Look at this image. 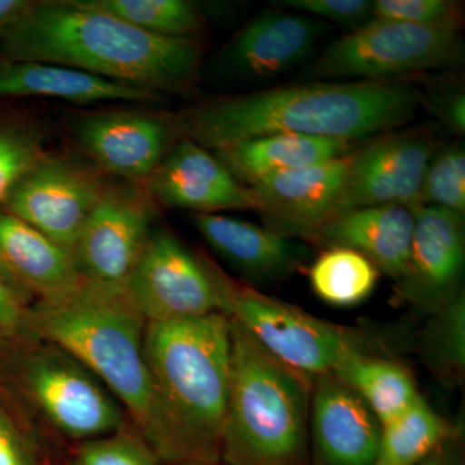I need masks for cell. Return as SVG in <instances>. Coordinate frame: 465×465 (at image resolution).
Instances as JSON below:
<instances>
[{
    "instance_id": "e575fe53",
    "label": "cell",
    "mask_w": 465,
    "mask_h": 465,
    "mask_svg": "<svg viewBox=\"0 0 465 465\" xmlns=\"http://www.w3.org/2000/svg\"><path fill=\"white\" fill-rule=\"evenodd\" d=\"M25 304L0 278V338H11L24 330Z\"/></svg>"
},
{
    "instance_id": "5bb4252c",
    "label": "cell",
    "mask_w": 465,
    "mask_h": 465,
    "mask_svg": "<svg viewBox=\"0 0 465 465\" xmlns=\"http://www.w3.org/2000/svg\"><path fill=\"white\" fill-rule=\"evenodd\" d=\"M76 142L101 173L145 186L176 142L173 116L145 110H110L76 118Z\"/></svg>"
},
{
    "instance_id": "9a60e30c",
    "label": "cell",
    "mask_w": 465,
    "mask_h": 465,
    "mask_svg": "<svg viewBox=\"0 0 465 465\" xmlns=\"http://www.w3.org/2000/svg\"><path fill=\"white\" fill-rule=\"evenodd\" d=\"M381 424L332 372L316 376L309 412V465H374Z\"/></svg>"
},
{
    "instance_id": "44dd1931",
    "label": "cell",
    "mask_w": 465,
    "mask_h": 465,
    "mask_svg": "<svg viewBox=\"0 0 465 465\" xmlns=\"http://www.w3.org/2000/svg\"><path fill=\"white\" fill-rule=\"evenodd\" d=\"M414 228L412 208L399 204L358 208L332 217L309 243L356 251L379 273L397 281L409 259Z\"/></svg>"
},
{
    "instance_id": "d4e9b609",
    "label": "cell",
    "mask_w": 465,
    "mask_h": 465,
    "mask_svg": "<svg viewBox=\"0 0 465 465\" xmlns=\"http://www.w3.org/2000/svg\"><path fill=\"white\" fill-rule=\"evenodd\" d=\"M460 433L458 425L450 423L420 396L405 411L381 424L374 465L421 464Z\"/></svg>"
},
{
    "instance_id": "d590c367",
    "label": "cell",
    "mask_w": 465,
    "mask_h": 465,
    "mask_svg": "<svg viewBox=\"0 0 465 465\" xmlns=\"http://www.w3.org/2000/svg\"><path fill=\"white\" fill-rule=\"evenodd\" d=\"M0 465H35L16 433L0 419Z\"/></svg>"
},
{
    "instance_id": "ac0fdd59",
    "label": "cell",
    "mask_w": 465,
    "mask_h": 465,
    "mask_svg": "<svg viewBox=\"0 0 465 465\" xmlns=\"http://www.w3.org/2000/svg\"><path fill=\"white\" fill-rule=\"evenodd\" d=\"M349 154L316 166L273 174L250 185L258 202L256 213L265 228L309 243L321 226L332 219Z\"/></svg>"
},
{
    "instance_id": "8992f818",
    "label": "cell",
    "mask_w": 465,
    "mask_h": 465,
    "mask_svg": "<svg viewBox=\"0 0 465 465\" xmlns=\"http://www.w3.org/2000/svg\"><path fill=\"white\" fill-rule=\"evenodd\" d=\"M463 63L464 42L458 30L372 18L330 43L302 76L309 82L402 81V76Z\"/></svg>"
},
{
    "instance_id": "f546056e",
    "label": "cell",
    "mask_w": 465,
    "mask_h": 465,
    "mask_svg": "<svg viewBox=\"0 0 465 465\" xmlns=\"http://www.w3.org/2000/svg\"><path fill=\"white\" fill-rule=\"evenodd\" d=\"M416 206L445 208L465 215L463 143H451L434 153L425 170Z\"/></svg>"
},
{
    "instance_id": "1f68e13d",
    "label": "cell",
    "mask_w": 465,
    "mask_h": 465,
    "mask_svg": "<svg viewBox=\"0 0 465 465\" xmlns=\"http://www.w3.org/2000/svg\"><path fill=\"white\" fill-rule=\"evenodd\" d=\"M76 465H161V459L142 437L124 432L82 442Z\"/></svg>"
},
{
    "instance_id": "d6986e66",
    "label": "cell",
    "mask_w": 465,
    "mask_h": 465,
    "mask_svg": "<svg viewBox=\"0 0 465 465\" xmlns=\"http://www.w3.org/2000/svg\"><path fill=\"white\" fill-rule=\"evenodd\" d=\"M193 225L208 246L252 286H275L311 264L305 242L265 226L220 213H193Z\"/></svg>"
},
{
    "instance_id": "8d00e7d4",
    "label": "cell",
    "mask_w": 465,
    "mask_h": 465,
    "mask_svg": "<svg viewBox=\"0 0 465 465\" xmlns=\"http://www.w3.org/2000/svg\"><path fill=\"white\" fill-rule=\"evenodd\" d=\"M32 0H0V42L29 7Z\"/></svg>"
},
{
    "instance_id": "4fadbf2b",
    "label": "cell",
    "mask_w": 465,
    "mask_h": 465,
    "mask_svg": "<svg viewBox=\"0 0 465 465\" xmlns=\"http://www.w3.org/2000/svg\"><path fill=\"white\" fill-rule=\"evenodd\" d=\"M412 211L414 234L405 269L394 281V296L428 317L464 292V216L432 206Z\"/></svg>"
},
{
    "instance_id": "2e32d148",
    "label": "cell",
    "mask_w": 465,
    "mask_h": 465,
    "mask_svg": "<svg viewBox=\"0 0 465 465\" xmlns=\"http://www.w3.org/2000/svg\"><path fill=\"white\" fill-rule=\"evenodd\" d=\"M327 29L322 20L296 12H264L217 54V70L251 82L283 74L313 54Z\"/></svg>"
},
{
    "instance_id": "d6a6232c",
    "label": "cell",
    "mask_w": 465,
    "mask_h": 465,
    "mask_svg": "<svg viewBox=\"0 0 465 465\" xmlns=\"http://www.w3.org/2000/svg\"><path fill=\"white\" fill-rule=\"evenodd\" d=\"M277 8L296 12L317 20H329L351 27V32L374 18L370 0H280Z\"/></svg>"
},
{
    "instance_id": "4dcf8cb0",
    "label": "cell",
    "mask_w": 465,
    "mask_h": 465,
    "mask_svg": "<svg viewBox=\"0 0 465 465\" xmlns=\"http://www.w3.org/2000/svg\"><path fill=\"white\" fill-rule=\"evenodd\" d=\"M372 14L381 20L458 32L464 20L460 3L450 0H374Z\"/></svg>"
},
{
    "instance_id": "8fae6325",
    "label": "cell",
    "mask_w": 465,
    "mask_h": 465,
    "mask_svg": "<svg viewBox=\"0 0 465 465\" xmlns=\"http://www.w3.org/2000/svg\"><path fill=\"white\" fill-rule=\"evenodd\" d=\"M108 183L99 168L50 154L18 183L2 207L73 253Z\"/></svg>"
},
{
    "instance_id": "e0dca14e",
    "label": "cell",
    "mask_w": 465,
    "mask_h": 465,
    "mask_svg": "<svg viewBox=\"0 0 465 465\" xmlns=\"http://www.w3.org/2000/svg\"><path fill=\"white\" fill-rule=\"evenodd\" d=\"M145 188L154 202L193 213L258 210L249 186L238 182L210 150L191 140L173 143Z\"/></svg>"
},
{
    "instance_id": "484cf974",
    "label": "cell",
    "mask_w": 465,
    "mask_h": 465,
    "mask_svg": "<svg viewBox=\"0 0 465 465\" xmlns=\"http://www.w3.org/2000/svg\"><path fill=\"white\" fill-rule=\"evenodd\" d=\"M308 277L312 291L324 304L354 308L372 295L381 273L356 251L329 247L309 264Z\"/></svg>"
},
{
    "instance_id": "7c38bea8",
    "label": "cell",
    "mask_w": 465,
    "mask_h": 465,
    "mask_svg": "<svg viewBox=\"0 0 465 465\" xmlns=\"http://www.w3.org/2000/svg\"><path fill=\"white\" fill-rule=\"evenodd\" d=\"M439 148L434 134L415 130L384 134L354 149L332 217L387 204L415 207L425 170Z\"/></svg>"
},
{
    "instance_id": "836d02e7",
    "label": "cell",
    "mask_w": 465,
    "mask_h": 465,
    "mask_svg": "<svg viewBox=\"0 0 465 465\" xmlns=\"http://www.w3.org/2000/svg\"><path fill=\"white\" fill-rule=\"evenodd\" d=\"M421 105H427L440 121L457 131L464 134L465 130V96L463 88L443 85L434 88L432 94H424Z\"/></svg>"
},
{
    "instance_id": "7a4b0ae2",
    "label": "cell",
    "mask_w": 465,
    "mask_h": 465,
    "mask_svg": "<svg viewBox=\"0 0 465 465\" xmlns=\"http://www.w3.org/2000/svg\"><path fill=\"white\" fill-rule=\"evenodd\" d=\"M200 41L143 32L78 0L30 2L0 42V58L56 64L155 94H191Z\"/></svg>"
},
{
    "instance_id": "3957f363",
    "label": "cell",
    "mask_w": 465,
    "mask_h": 465,
    "mask_svg": "<svg viewBox=\"0 0 465 465\" xmlns=\"http://www.w3.org/2000/svg\"><path fill=\"white\" fill-rule=\"evenodd\" d=\"M146 321L125 292L82 281L69 295L26 309L24 330L75 358L127 409L140 437L163 463L166 427L150 375Z\"/></svg>"
},
{
    "instance_id": "ba28073f",
    "label": "cell",
    "mask_w": 465,
    "mask_h": 465,
    "mask_svg": "<svg viewBox=\"0 0 465 465\" xmlns=\"http://www.w3.org/2000/svg\"><path fill=\"white\" fill-rule=\"evenodd\" d=\"M225 274L167 231H153L125 293L150 322L225 313Z\"/></svg>"
},
{
    "instance_id": "cb8c5ba5",
    "label": "cell",
    "mask_w": 465,
    "mask_h": 465,
    "mask_svg": "<svg viewBox=\"0 0 465 465\" xmlns=\"http://www.w3.org/2000/svg\"><path fill=\"white\" fill-rule=\"evenodd\" d=\"M347 382L381 424L405 411L421 396L415 375L388 353H358L332 372Z\"/></svg>"
},
{
    "instance_id": "603a6c76",
    "label": "cell",
    "mask_w": 465,
    "mask_h": 465,
    "mask_svg": "<svg viewBox=\"0 0 465 465\" xmlns=\"http://www.w3.org/2000/svg\"><path fill=\"white\" fill-rule=\"evenodd\" d=\"M354 149L356 143L330 137L275 134L232 143L213 154L238 182L250 186L273 174L345 157Z\"/></svg>"
},
{
    "instance_id": "f35d334b",
    "label": "cell",
    "mask_w": 465,
    "mask_h": 465,
    "mask_svg": "<svg viewBox=\"0 0 465 465\" xmlns=\"http://www.w3.org/2000/svg\"><path fill=\"white\" fill-rule=\"evenodd\" d=\"M168 465H224L223 463H201V461H186V463H176Z\"/></svg>"
},
{
    "instance_id": "83f0119b",
    "label": "cell",
    "mask_w": 465,
    "mask_h": 465,
    "mask_svg": "<svg viewBox=\"0 0 465 465\" xmlns=\"http://www.w3.org/2000/svg\"><path fill=\"white\" fill-rule=\"evenodd\" d=\"M419 353L428 371L448 390L465 379V293L428 316L419 339Z\"/></svg>"
},
{
    "instance_id": "52a82bcc",
    "label": "cell",
    "mask_w": 465,
    "mask_h": 465,
    "mask_svg": "<svg viewBox=\"0 0 465 465\" xmlns=\"http://www.w3.org/2000/svg\"><path fill=\"white\" fill-rule=\"evenodd\" d=\"M225 314L241 323L272 354L302 374L335 371L358 353H387L369 333L330 322L255 287L224 278Z\"/></svg>"
},
{
    "instance_id": "f1b7e54d",
    "label": "cell",
    "mask_w": 465,
    "mask_h": 465,
    "mask_svg": "<svg viewBox=\"0 0 465 465\" xmlns=\"http://www.w3.org/2000/svg\"><path fill=\"white\" fill-rule=\"evenodd\" d=\"M45 128L24 115L0 114V206L18 183L50 155Z\"/></svg>"
},
{
    "instance_id": "30bf717a",
    "label": "cell",
    "mask_w": 465,
    "mask_h": 465,
    "mask_svg": "<svg viewBox=\"0 0 465 465\" xmlns=\"http://www.w3.org/2000/svg\"><path fill=\"white\" fill-rule=\"evenodd\" d=\"M21 375L30 399L65 436L84 442L124 430V412L113 394L56 345L42 341L33 347Z\"/></svg>"
},
{
    "instance_id": "74e56055",
    "label": "cell",
    "mask_w": 465,
    "mask_h": 465,
    "mask_svg": "<svg viewBox=\"0 0 465 465\" xmlns=\"http://www.w3.org/2000/svg\"><path fill=\"white\" fill-rule=\"evenodd\" d=\"M419 465H464L461 434L446 443L436 454Z\"/></svg>"
},
{
    "instance_id": "6da1fadb",
    "label": "cell",
    "mask_w": 465,
    "mask_h": 465,
    "mask_svg": "<svg viewBox=\"0 0 465 465\" xmlns=\"http://www.w3.org/2000/svg\"><path fill=\"white\" fill-rule=\"evenodd\" d=\"M421 99L406 81L307 82L202 101L171 116L176 142L213 152L275 134L354 143L406 124Z\"/></svg>"
},
{
    "instance_id": "277c9868",
    "label": "cell",
    "mask_w": 465,
    "mask_h": 465,
    "mask_svg": "<svg viewBox=\"0 0 465 465\" xmlns=\"http://www.w3.org/2000/svg\"><path fill=\"white\" fill-rule=\"evenodd\" d=\"M143 353L166 427L163 463H220L231 385V317L146 323Z\"/></svg>"
},
{
    "instance_id": "9c48e42d",
    "label": "cell",
    "mask_w": 465,
    "mask_h": 465,
    "mask_svg": "<svg viewBox=\"0 0 465 465\" xmlns=\"http://www.w3.org/2000/svg\"><path fill=\"white\" fill-rule=\"evenodd\" d=\"M154 200L145 186L108 183L73 251L82 280L125 292L154 231Z\"/></svg>"
},
{
    "instance_id": "4316f807",
    "label": "cell",
    "mask_w": 465,
    "mask_h": 465,
    "mask_svg": "<svg viewBox=\"0 0 465 465\" xmlns=\"http://www.w3.org/2000/svg\"><path fill=\"white\" fill-rule=\"evenodd\" d=\"M84 7L119 18L143 32L171 39L200 41L206 14L186 0H78Z\"/></svg>"
},
{
    "instance_id": "5b68a950",
    "label": "cell",
    "mask_w": 465,
    "mask_h": 465,
    "mask_svg": "<svg viewBox=\"0 0 465 465\" xmlns=\"http://www.w3.org/2000/svg\"><path fill=\"white\" fill-rule=\"evenodd\" d=\"M232 363L220 463L309 465L313 378L268 351L231 318Z\"/></svg>"
},
{
    "instance_id": "7402d4cb",
    "label": "cell",
    "mask_w": 465,
    "mask_h": 465,
    "mask_svg": "<svg viewBox=\"0 0 465 465\" xmlns=\"http://www.w3.org/2000/svg\"><path fill=\"white\" fill-rule=\"evenodd\" d=\"M5 97H51L73 104H153L163 99L155 92L114 84L72 67L0 58V99Z\"/></svg>"
},
{
    "instance_id": "ffe728a7",
    "label": "cell",
    "mask_w": 465,
    "mask_h": 465,
    "mask_svg": "<svg viewBox=\"0 0 465 465\" xmlns=\"http://www.w3.org/2000/svg\"><path fill=\"white\" fill-rule=\"evenodd\" d=\"M0 278L25 302H54L82 283L74 255L0 206Z\"/></svg>"
}]
</instances>
